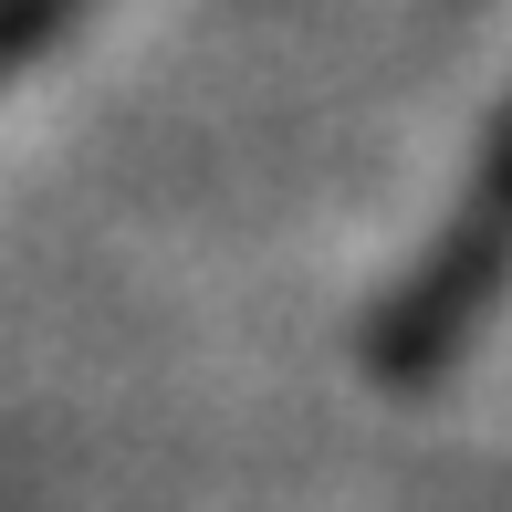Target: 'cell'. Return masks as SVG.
Listing matches in <instances>:
<instances>
[{
  "label": "cell",
  "mask_w": 512,
  "mask_h": 512,
  "mask_svg": "<svg viewBox=\"0 0 512 512\" xmlns=\"http://www.w3.org/2000/svg\"><path fill=\"white\" fill-rule=\"evenodd\" d=\"M502 293H512V105L481 126V157H471V178H460V199L439 209L429 251L377 293L366 366H377L387 387L450 377V366L471 356V335L502 314Z\"/></svg>",
  "instance_id": "6da1fadb"
},
{
  "label": "cell",
  "mask_w": 512,
  "mask_h": 512,
  "mask_svg": "<svg viewBox=\"0 0 512 512\" xmlns=\"http://www.w3.org/2000/svg\"><path fill=\"white\" fill-rule=\"evenodd\" d=\"M84 11H95V0H0V95H11V84L32 74V63L53 53Z\"/></svg>",
  "instance_id": "7a4b0ae2"
}]
</instances>
